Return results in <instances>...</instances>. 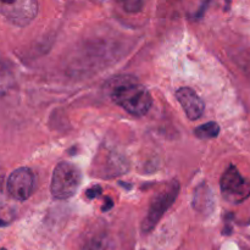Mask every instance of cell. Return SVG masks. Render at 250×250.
Instances as JSON below:
<instances>
[{
    "label": "cell",
    "instance_id": "2e32d148",
    "mask_svg": "<svg viewBox=\"0 0 250 250\" xmlns=\"http://www.w3.org/2000/svg\"><path fill=\"white\" fill-rule=\"evenodd\" d=\"M0 225H5V222H4V221H1V220H0Z\"/></svg>",
    "mask_w": 250,
    "mask_h": 250
},
{
    "label": "cell",
    "instance_id": "3957f363",
    "mask_svg": "<svg viewBox=\"0 0 250 250\" xmlns=\"http://www.w3.org/2000/svg\"><path fill=\"white\" fill-rule=\"evenodd\" d=\"M178 193H180V183L177 180H173L164 186L163 189L153 198L148 214L144 217L143 224H142V231L144 233H149L158 225L164 214L175 203Z\"/></svg>",
    "mask_w": 250,
    "mask_h": 250
},
{
    "label": "cell",
    "instance_id": "5b68a950",
    "mask_svg": "<svg viewBox=\"0 0 250 250\" xmlns=\"http://www.w3.org/2000/svg\"><path fill=\"white\" fill-rule=\"evenodd\" d=\"M38 12V0H0V15L17 26L31 23Z\"/></svg>",
    "mask_w": 250,
    "mask_h": 250
},
{
    "label": "cell",
    "instance_id": "8992f818",
    "mask_svg": "<svg viewBox=\"0 0 250 250\" xmlns=\"http://www.w3.org/2000/svg\"><path fill=\"white\" fill-rule=\"evenodd\" d=\"M34 188V176L29 168L20 167L9 176L6 189L10 197L19 202H24L31 197Z\"/></svg>",
    "mask_w": 250,
    "mask_h": 250
},
{
    "label": "cell",
    "instance_id": "e0dca14e",
    "mask_svg": "<svg viewBox=\"0 0 250 250\" xmlns=\"http://www.w3.org/2000/svg\"><path fill=\"white\" fill-rule=\"evenodd\" d=\"M0 250H6V249H0Z\"/></svg>",
    "mask_w": 250,
    "mask_h": 250
},
{
    "label": "cell",
    "instance_id": "4fadbf2b",
    "mask_svg": "<svg viewBox=\"0 0 250 250\" xmlns=\"http://www.w3.org/2000/svg\"><path fill=\"white\" fill-rule=\"evenodd\" d=\"M6 88H7V82H6V77L2 75V72L0 71V97L6 92Z\"/></svg>",
    "mask_w": 250,
    "mask_h": 250
},
{
    "label": "cell",
    "instance_id": "7c38bea8",
    "mask_svg": "<svg viewBox=\"0 0 250 250\" xmlns=\"http://www.w3.org/2000/svg\"><path fill=\"white\" fill-rule=\"evenodd\" d=\"M100 193H102V188H100L99 186H94V187L89 188V189L87 190L85 195H87V198H89V199H94V198L99 197Z\"/></svg>",
    "mask_w": 250,
    "mask_h": 250
},
{
    "label": "cell",
    "instance_id": "8fae6325",
    "mask_svg": "<svg viewBox=\"0 0 250 250\" xmlns=\"http://www.w3.org/2000/svg\"><path fill=\"white\" fill-rule=\"evenodd\" d=\"M105 238L103 236H94L87 241L82 250H105Z\"/></svg>",
    "mask_w": 250,
    "mask_h": 250
},
{
    "label": "cell",
    "instance_id": "ba28073f",
    "mask_svg": "<svg viewBox=\"0 0 250 250\" xmlns=\"http://www.w3.org/2000/svg\"><path fill=\"white\" fill-rule=\"evenodd\" d=\"M194 133L200 139L216 138L220 133V126L216 122H207L194 129Z\"/></svg>",
    "mask_w": 250,
    "mask_h": 250
},
{
    "label": "cell",
    "instance_id": "9c48e42d",
    "mask_svg": "<svg viewBox=\"0 0 250 250\" xmlns=\"http://www.w3.org/2000/svg\"><path fill=\"white\" fill-rule=\"evenodd\" d=\"M210 192L208 190V188L205 186H200L197 190H195L194 195V202H193V205L197 210H200V211H204L207 208L210 207Z\"/></svg>",
    "mask_w": 250,
    "mask_h": 250
},
{
    "label": "cell",
    "instance_id": "7a4b0ae2",
    "mask_svg": "<svg viewBox=\"0 0 250 250\" xmlns=\"http://www.w3.org/2000/svg\"><path fill=\"white\" fill-rule=\"evenodd\" d=\"M81 182H82V173L80 168L71 163L61 161L56 165L51 177V194L55 199H68L77 192Z\"/></svg>",
    "mask_w": 250,
    "mask_h": 250
},
{
    "label": "cell",
    "instance_id": "5bb4252c",
    "mask_svg": "<svg viewBox=\"0 0 250 250\" xmlns=\"http://www.w3.org/2000/svg\"><path fill=\"white\" fill-rule=\"evenodd\" d=\"M112 207H114V203H112V200L110 199V198H106V204L103 207V211H109Z\"/></svg>",
    "mask_w": 250,
    "mask_h": 250
},
{
    "label": "cell",
    "instance_id": "30bf717a",
    "mask_svg": "<svg viewBox=\"0 0 250 250\" xmlns=\"http://www.w3.org/2000/svg\"><path fill=\"white\" fill-rule=\"evenodd\" d=\"M117 4L128 14H137L143 9L144 0H116Z\"/></svg>",
    "mask_w": 250,
    "mask_h": 250
},
{
    "label": "cell",
    "instance_id": "52a82bcc",
    "mask_svg": "<svg viewBox=\"0 0 250 250\" xmlns=\"http://www.w3.org/2000/svg\"><path fill=\"white\" fill-rule=\"evenodd\" d=\"M176 99L185 110L186 115L189 120L195 121L200 119L205 110V104L199 95L189 87H182L176 92Z\"/></svg>",
    "mask_w": 250,
    "mask_h": 250
},
{
    "label": "cell",
    "instance_id": "277c9868",
    "mask_svg": "<svg viewBox=\"0 0 250 250\" xmlns=\"http://www.w3.org/2000/svg\"><path fill=\"white\" fill-rule=\"evenodd\" d=\"M220 186L222 197L232 204H241L250 197V181L244 178L234 165L225 171Z\"/></svg>",
    "mask_w": 250,
    "mask_h": 250
},
{
    "label": "cell",
    "instance_id": "6da1fadb",
    "mask_svg": "<svg viewBox=\"0 0 250 250\" xmlns=\"http://www.w3.org/2000/svg\"><path fill=\"white\" fill-rule=\"evenodd\" d=\"M110 99L134 116H143L150 110L153 99L149 90L132 76H116L105 83Z\"/></svg>",
    "mask_w": 250,
    "mask_h": 250
},
{
    "label": "cell",
    "instance_id": "9a60e30c",
    "mask_svg": "<svg viewBox=\"0 0 250 250\" xmlns=\"http://www.w3.org/2000/svg\"><path fill=\"white\" fill-rule=\"evenodd\" d=\"M0 198H2V188H1V180H0Z\"/></svg>",
    "mask_w": 250,
    "mask_h": 250
}]
</instances>
